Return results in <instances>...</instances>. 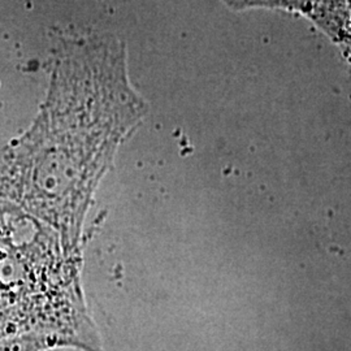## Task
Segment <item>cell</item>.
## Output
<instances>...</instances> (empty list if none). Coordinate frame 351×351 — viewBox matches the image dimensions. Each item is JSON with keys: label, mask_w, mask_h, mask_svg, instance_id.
Wrapping results in <instances>:
<instances>
[{"label": "cell", "mask_w": 351, "mask_h": 351, "mask_svg": "<svg viewBox=\"0 0 351 351\" xmlns=\"http://www.w3.org/2000/svg\"><path fill=\"white\" fill-rule=\"evenodd\" d=\"M142 114L141 101L124 91L56 93L33 132L0 155V197L50 229L71 263H81L91 203Z\"/></svg>", "instance_id": "6da1fadb"}]
</instances>
